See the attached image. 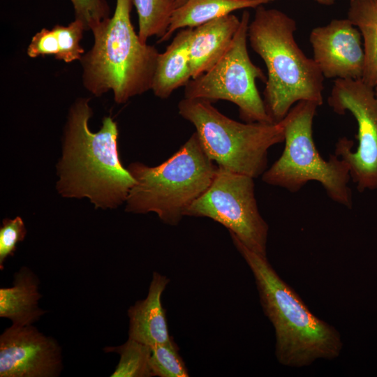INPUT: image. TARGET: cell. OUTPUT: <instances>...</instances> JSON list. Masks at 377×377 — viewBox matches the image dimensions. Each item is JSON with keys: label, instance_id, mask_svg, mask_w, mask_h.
I'll list each match as a JSON object with an SVG mask.
<instances>
[{"label": "cell", "instance_id": "1", "mask_svg": "<svg viewBox=\"0 0 377 377\" xmlns=\"http://www.w3.org/2000/svg\"><path fill=\"white\" fill-rule=\"evenodd\" d=\"M89 101L79 98L70 108L57 189L65 198H87L96 208L114 209L126 202L135 181L119 158L117 122L106 116L98 131L90 130Z\"/></svg>", "mask_w": 377, "mask_h": 377}, {"label": "cell", "instance_id": "2", "mask_svg": "<svg viewBox=\"0 0 377 377\" xmlns=\"http://www.w3.org/2000/svg\"><path fill=\"white\" fill-rule=\"evenodd\" d=\"M230 235L253 273L262 308L274 328L279 362L302 367L318 359L337 357L342 349L339 332L310 311L267 258L250 250L234 234Z\"/></svg>", "mask_w": 377, "mask_h": 377}, {"label": "cell", "instance_id": "3", "mask_svg": "<svg viewBox=\"0 0 377 377\" xmlns=\"http://www.w3.org/2000/svg\"><path fill=\"white\" fill-rule=\"evenodd\" d=\"M264 6L255 8L248 39L267 67L263 101L268 115L277 123L299 101L321 105L324 76L313 59L306 56L296 43L295 20L280 10Z\"/></svg>", "mask_w": 377, "mask_h": 377}, {"label": "cell", "instance_id": "4", "mask_svg": "<svg viewBox=\"0 0 377 377\" xmlns=\"http://www.w3.org/2000/svg\"><path fill=\"white\" fill-rule=\"evenodd\" d=\"M132 0H117L112 17L91 29L92 47L80 61L84 88L95 96L112 91L118 104L151 90L159 52L142 43L131 20Z\"/></svg>", "mask_w": 377, "mask_h": 377}, {"label": "cell", "instance_id": "5", "mask_svg": "<svg viewBox=\"0 0 377 377\" xmlns=\"http://www.w3.org/2000/svg\"><path fill=\"white\" fill-rule=\"evenodd\" d=\"M217 168L195 132L161 164L149 167L134 162L128 166L135 183L125 202V210L154 212L163 223L176 226L186 209L210 186Z\"/></svg>", "mask_w": 377, "mask_h": 377}, {"label": "cell", "instance_id": "6", "mask_svg": "<svg viewBox=\"0 0 377 377\" xmlns=\"http://www.w3.org/2000/svg\"><path fill=\"white\" fill-rule=\"evenodd\" d=\"M177 108L181 117L195 126L209 158L231 172L258 177L266 170L269 149L284 141L281 121L239 122L200 98H184Z\"/></svg>", "mask_w": 377, "mask_h": 377}, {"label": "cell", "instance_id": "7", "mask_svg": "<svg viewBox=\"0 0 377 377\" xmlns=\"http://www.w3.org/2000/svg\"><path fill=\"white\" fill-rule=\"evenodd\" d=\"M318 105L302 101L281 120L285 147L281 156L262 175L263 181L295 193L310 181L319 182L327 195L348 208L353 207L346 163L336 154L327 160L319 154L313 137V121Z\"/></svg>", "mask_w": 377, "mask_h": 377}, {"label": "cell", "instance_id": "8", "mask_svg": "<svg viewBox=\"0 0 377 377\" xmlns=\"http://www.w3.org/2000/svg\"><path fill=\"white\" fill-rule=\"evenodd\" d=\"M250 13L244 10L228 50L207 71L185 86L184 98L225 100L235 104L245 122L274 123L268 115L256 80L266 82L263 71L251 60L247 50Z\"/></svg>", "mask_w": 377, "mask_h": 377}, {"label": "cell", "instance_id": "9", "mask_svg": "<svg viewBox=\"0 0 377 377\" xmlns=\"http://www.w3.org/2000/svg\"><path fill=\"white\" fill-rule=\"evenodd\" d=\"M253 179L218 166L210 186L184 216L222 224L247 248L267 258L269 226L258 210Z\"/></svg>", "mask_w": 377, "mask_h": 377}, {"label": "cell", "instance_id": "10", "mask_svg": "<svg viewBox=\"0 0 377 377\" xmlns=\"http://www.w3.org/2000/svg\"><path fill=\"white\" fill-rule=\"evenodd\" d=\"M328 105L339 114L349 112L357 124L358 145L346 137L338 140L334 154L347 165L360 192L377 190V98L374 89L362 79H336Z\"/></svg>", "mask_w": 377, "mask_h": 377}, {"label": "cell", "instance_id": "11", "mask_svg": "<svg viewBox=\"0 0 377 377\" xmlns=\"http://www.w3.org/2000/svg\"><path fill=\"white\" fill-rule=\"evenodd\" d=\"M61 348L32 325H11L0 335V377H57Z\"/></svg>", "mask_w": 377, "mask_h": 377}, {"label": "cell", "instance_id": "12", "mask_svg": "<svg viewBox=\"0 0 377 377\" xmlns=\"http://www.w3.org/2000/svg\"><path fill=\"white\" fill-rule=\"evenodd\" d=\"M360 30L348 19H334L310 33L313 60L326 78L362 79L364 51Z\"/></svg>", "mask_w": 377, "mask_h": 377}, {"label": "cell", "instance_id": "13", "mask_svg": "<svg viewBox=\"0 0 377 377\" xmlns=\"http://www.w3.org/2000/svg\"><path fill=\"white\" fill-rule=\"evenodd\" d=\"M170 279L154 272L147 297L131 306L128 338L150 347L170 342V337L161 296Z\"/></svg>", "mask_w": 377, "mask_h": 377}, {"label": "cell", "instance_id": "14", "mask_svg": "<svg viewBox=\"0 0 377 377\" xmlns=\"http://www.w3.org/2000/svg\"><path fill=\"white\" fill-rule=\"evenodd\" d=\"M239 24L240 19L231 13L193 29L188 46L192 79L207 71L224 55Z\"/></svg>", "mask_w": 377, "mask_h": 377}, {"label": "cell", "instance_id": "15", "mask_svg": "<svg viewBox=\"0 0 377 377\" xmlns=\"http://www.w3.org/2000/svg\"><path fill=\"white\" fill-rule=\"evenodd\" d=\"M39 279L29 267H22L13 274V284L0 288V317L13 325H32L45 313L38 305Z\"/></svg>", "mask_w": 377, "mask_h": 377}, {"label": "cell", "instance_id": "16", "mask_svg": "<svg viewBox=\"0 0 377 377\" xmlns=\"http://www.w3.org/2000/svg\"><path fill=\"white\" fill-rule=\"evenodd\" d=\"M193 29L179 30L166 50L158 56L151 90L159 98H168L192 79L188 46Z\"/></svg>", "mask_w": 377, "mask_h": 377}, {"label": "cell", "instance_id": "17", "mask_svg": "<svg viewBox=\"0 0 377 377\" xmlns=\"http://www.w3.org/2000/svg\"><path fill=\"white\" fill-rule=\"evenodd\" d=\"M275 0H188L175 9L168 30L158 43L166 41L179 29L195 28L232 12L269 3Z\"/></svg>", "mask_w": 377, "mask_h": 377}, {"label": "cell", "instance_id": "18", "mask_svg": "<svg viewBox=\"0 0 377 377\" xmlns=\"http://www.w3.org/2000/svg\"><path fill=\"white\" fill-rule=\"evenodd\" d=\"M348 19L360 30L363 39L362 80L374 89L377 87V1L350 0Z\"/></svg>", "mask_w": 377, "mask_h": 377}, {"label": "cell", "instance_id": "19", "mask_svg": "<svg viewBox=\"0 0 377 377\" xmlns=\"http://www.w3.org/2000/svg\"><path fill=\"white\" fill-rule=\"evenodd\" d=\"M138 17V36L147 43L152 36L163 38L167 33L176 8V0H132Z\"/></svg>", "mask_w": 377, "mask_h": 377}, {"label": "cell", "instance_id": "20", "mask_svg": "<svg viewBox=\"0 0 377 377\" xmlns=\"http://www.w3.org/2000/svg\"><path fill=\"white\" fill-rule=\"evenodd\" d=\"M105 353L119 355V361L111 377H151V347L131 339L121 346H106Z\"/></svg>", "mask_w": 377, "mask_h": 377}, {"label": "cell", "instance_id": "21", "mask_svg": "<svg viewBox=\"0 0 377 377\" xmlns=\"http://www.w3.org/2000/svg\"><path fill=\"white\" fill-rule=\"evenodd\" d=\"M150 367L153 376H189L185 362L172 339L168 343L151 347Z\"/></svg>", "mask_w": 377, "mask_h": 377}, {"label": "cell", "instance_id": "22", "mask_svg": "<svg viewBox=\"0 0 377 377\" xmlns=\"http://www.w3.org/2000/svg\"><path fill=\"white\" fill-rule=\"evenodd\" d=\"M57 35L59 44V53L56 59L71 63L80 60L84 54L80 43L86 31L84 24L75 19L66 26L56 24L52 28Z\"/></svg>", "mask_w": 377, "mask_h": 377}, {"label": "cell", "instance_id": "23", "mask_svg": "<svg viewBox=\"0 0 377 377\" xmlns=\"http://www.w3.org/2000/svg\"><path fill=\"white\" fill-rule=\"evenodd\" d=\"M27 235V229L21 217L2 221L0 228V269H4V263L8 257L13 256L17 244L22 242Z\"/></svg>", "mask_w": 377, "mask_h": 377}, {"label": "cell", "instance_id": "24", "mask_svg": "<svg viewBox=\"0 0 377 377\" xmlns=\"http://www.w3.org/2000/svg\"><path fill=\"white\" fill-rule=\"evenodd\" d=\"M75 18L80 20L86 31L109 17L110 7L105 0H71Z\"/></svg>", "mask_w": 377, "mask_h": 377}, {"label": "cell", "instance_id": "25", "mask_svg": "<svg viewBox=\"0 0 377 377\" xmlns=\"http://www.w3.org/2000/svg\"><path fill=\"white\" fill-rule=\"evenodd\" d=\"M58 53V40L53 29L43 28L38 31L32 37L27 50V54L31 58L48 55H54L56 58Z\"/></svg>", "mask_w": 377, "mask_h": 377}, {"label": "cell", "instance_id": "26", "mask_svg": "<svg viewBox=\"0 0 377 377\" xmlns=\"http://www.w3.org/2000/svg\"><path fill=\"white\" fill-rule=\"evenodd\" d=\"M313 1L324 6H331L335 3V0H313Z\"/></svg>", "mask_w": 377, "mask_h": 377}, {"label": "cell", "instance_id": "27", "mask_svg": "<svg viewBox=\"0 0 377 377\" xmlns=\"http://www.w3.org/2000/svg\"><path fill=\"white\" fill-rule=\"evenodd\" d=\"M188 0H176V8H179L184 4Z\"/></svg>", "mask_w": 377, "mask_h": 377}, {"label": "cell", "instance_id": "28", "mask_svg": "<svg viewBox=\"0 0 377 377\" xmlns=\"http://www.w3.org/2000/svg\"><path fill=\"white\" fill-rule=\"evenodd\" d=\"M374 91H375V95H376V98H377V87H376L374 88Z\"/></svg>", "mask_w": 377, "mask_h": 377}, {"label": "cell", "instance_id": "29", "mask_svg": "<svg viewBox=\"0 0 377 377\" xmlns=\"http://www.w3.org/2000/svg\"><path fill=\"white\" fill-rule=\"evenodd\" d=\"M374 1H377V0H374Z\"/></svg>", "mask_w": 377, "mask_h": 377}]
</instances>
